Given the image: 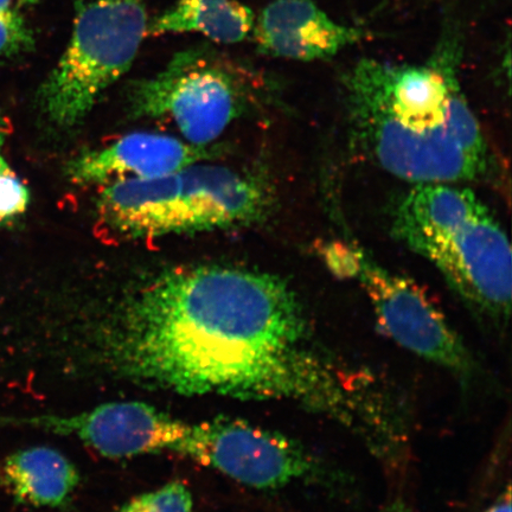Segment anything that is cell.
I'll use <instances>...</instances> for the list:
<instances>
[{
	"instance_id": "obj_9",
	"label": "cell",
	"mask_w": 512,
	"mask_h": 512,
	"mask_svg": "<svg viewBox=\"0 0 512 512\" xmlns=\"http://www.w3.org/2000/svg\"><path fill=\"white\" fill-rule=\"evenodd\" d=\"M0 424L30 426L74 437L107 458L174 452L189 424L144 402L104 403L72 415L0 416Z\"/></svg>"
},
{
	"instance_id": "obj_19",
	"label": "cell",
	"mask_w": 512,
	"mask_h": 512,
	"mask_svg": "<svg viewBox=\"0 0 512 512\" xmlns=\"http://www.w3.org/2000/svg\"><path fill=\"white\" fill-rule=\"evenodd\" d=\"M9 125L6 120L0 115V147L3 146L6 137H8Z\"/></svg>"
},
{
	"instance_id": "obj_8",
	"label": "cell",
	"mask_w": 512,
	"mask_h": 512,
	"mask_svg": "<svg viewBox=\"0 0 512 512\" xmlns=\"http://www.w3.org/2000/svg\"><path fill=\"white\" fill-rule=\"evenodd\" d=\"M175 453L256 490L283 489L318 471L296 440L226 416L189 424Z\"/></svg>"
},
{
	"instance_id": "obj_12",
	"label": "cell",
	"mask_w": 512,
	"mask_h": 512,
	"mask_svg": "<svg viewBox=\"0 0 512 512\" xmlns=\"http://www.w3.org/2000/svg\"><path fill=\"white\" fill-rule=\"evenodd\" d=\"M3 479L19 503L60 508L80 483L75 465L55 448H25L6 458Z\"/></svg>"
},
{
	"instance_id": "obj_10",
	"label": "cell",
	"mask_w": 512,
	"mask_h": 512,
	"mask_svg": "<svg viewBox=\"0 0 512 512\" xmlns=\"http://www.w3.org/2000/svg\"><path fill=\"white\" fill-rule=\"evenodd\" d=\"M252 35L262 55L311 62L369 40L371 32L335 21L312 0H273L255 19Z\"/></svg>"
},
{
	"instance_id": "obj_18",
	"label": "cell",
	"mask_w": 512,
	"mask_h": 512,
	"mask_svg": "<svg viewBox=\"0 0 512 512\" xmlns=\"http://www.w3.org/2000/svg\"><path fill=\"white\" fill-rule=\"evenodd\" d=\"M41 0H0V10L17 11L25 8V6L35 5Z\"/></svg>"
},
{
	"instance_id": "obj_11",
	"label": "cell",
	"mask_w": 512,
	"mask_h": 512,
	"mask_svg": "<svg viewBox=\"0 0 512 512\" xmlns=\"http://www.w3.org/2000/svg\"><path fill=\"white\" fill-rule=\"evenodd\" d=\"M208 146L192 145L164 134H128L101 149L70 160L67 176L76 185H105L124 179L162 177L213 157Z\"/></svg>"
},
{
	"instance_id": "obj_6",
	"label": "cell",
	"mask_w": 512,
	"mask_h": 512,
	"mask_svg": "<svg viewBox=\"0 0 512 512\" xmlns=\"http://www.w3.org/2000/svg\"><path fill=\"white\" fill-rule=\"evenodd\" d=\"M248 73L209 46L174 56L162 72L134 83L136 117L171 121L185 142L207 146L245 112L252 99Z\"/></svg>"
},
{
	"instance_id": "obj_2",
	"label": "cell",
	"mask_w": 512,
	"mask_h": 512,
	"mask_svg": "<svg viewBox=\"0 0 512 512\" xmlns=\"http://www.w3.org/2000/svg\"><path fill=\"white\" fill-rule=\"evenodd\" d=\"M462 35L447 24L425 66L362 60L345 76L351 133L383 170L414 184L479 181L492 156L459 81Z\"/></svg>"
},
{
	"instance_id": "obj_14",
	"label": "cell",
	"mask_w": 512,
	"mask_h": 512,
	"mask_svg": "<svg viewBox=\"0 0 512 512\" xmlns=\"http://www.w3.org/2000/svg\"><path fill=\"white\" fill-rule=\"evenodd\" d=\"M117 512H194V498L187 485L174 480L163 488L134 497Z\"/></svg>"
},
{
	"instance_id": "obj_16",
	"label": "cell",
	"mask_w": 512,
	"mask_h": 512,
	"mask_svg": "<svg viewBox=\"0 0 512 512\" xmlns=\"http://www.w3.org/2000/svg\"><path fill=\"white\" fill-rule=\"evenodd\" d=\"M34 47V34L22 15L17 11L0 10V56L27 53Z\"/></svg>"
},
{
	"instance_id": "obj_5",
	"label": "cell",
	"mask_w": 512,
	"mask_h": 512,
	"mask_svg": "<svg viewBox=\"0 0 512 512\" xmlns=\"http://www.w3.org/2000/svg\"><path fill=\"white\" fill-rule=\"evenodd\" d=\"M144 0H89L76 8L72 37L38 91L51 124H79L131 68L146 37Z\"/></svg>"
},
{
	"instance_id": "obj_15",
	"label": "cell",
	"mask_w": 512,
	"mask_h": 512,
	"mask_svg": "<svg viewBox=\"0 0 512 512\" xmlns=\"http://www.w3.org/2000/svg\"><path fill=\"white\" fill-rule=\"evenodd\" d=\"M30 191L0 155V226L21 217L28 210Z\"/></svg>"
},
{
	"instance_id": "obj_13",
	"label": "cell",
	"mask_w": 512,
	"mask_h": 512,
	"mask_svg": "<svg viewBox=\"0 0 512 512\" xmlns=\"http://www.w3.org/2000/svg\"><path fill=\"white\" fill-rule=\"evenodd\" d=\"M255 24L253 11L239 0H178L147 24L146 37L197 32L220 44L245 41Z\"/></svg>"
},
{
	"instance_id": "obj_17",
	"label": "cell",
	"mask_w": 512,
	"mask_h": 512,
	"mask_svg": "<svg viewBox=\"0 0 512 512\" xmlns=\"http://www.w3.org/2000/svg\"><path fill=\"white\" fill-rule=\"evenodd\" d=\"M485 512H511L510 485L507 486V490L497 499L496 503Z\"/></svg>"
},
{
	"instance_id": "obj_3",
	"label": "cell",
	"mask_w": 512,
	"mask_h": 512,
	"mask_svg": "<svg viewBox=\"0 0 512 512\" xmlns=\"http://www.w3.org/2000/svg\"><path fill=\"white\" fill-rule=\"evenodd\" d=\"M392 228L395 238L430 261L471 309L508 323L510 242L475 192L451 183L415 184L395 208Z\"/></svg>"
},
{
	"instance_id": "obj_4",
	"label": "cell",
	"mask_w": 512,
	"mask_h": 512,
	"mask_svg": "<svg viewBox=\"0 0 512 512\" xmlns=\"http://www.w3.org/2000/svg\"><path fill=\"white\" fill-rule=\"evenodd\" d=\"M272 207L266 185L219 165L195 163L174 174L108 183L101 219L126 238L251 226Z\"/></svg>"
},
{
	"instance_id": "obj_20",
	"label": "cell",
	"mask_w": 512,
	"mask_h": 512,
	"mask_svg": "<svg viewBox=\"0 0 512 512\" xmlns=\"http://www.w3.org/2000/svg\"><path fill=\"white\" fill-rule=\"evenodd\" d=\"M382 512H411L409 511L405 505L402 504H394L392 507L388 508L387 510H384Z\"/></svg>"
},
{
	"instance_id": "obj_7",
	"label": "cell",
	"mask_w": 512,
	"mask_h": 512,
	"mask_svg": "<svg viewBox=\"0 0 512 512\" xmlns=\"http://www.w3.org/2000/svg\"><path fill=\"white\" fill-rule=\"evenodd\" d=\"M324 255L332 271L363 287L377 324L390 339L457 376L472 375L475 364L462 338L418 285L384 270L361 249L332 245Z\"/></svg>"
},
{
	"instance_id": "obj_1",
	"label": "cell",
	"mask_w": 512,
	"mask_h": 512,
	"mask_svg": "<svg viewBox=\"0 0 512 512\" xmlns=\"http://www.w3.org/2000/svg\"><path fill=\"white\" fill-rule=\"evenodd\" d=\"M85 343L72 352L80 367L144 388L291 401L358 432L379 412L375 390L313 342L278 275L176 268L125 294Z\"/></svg>"
}]
</instances>
